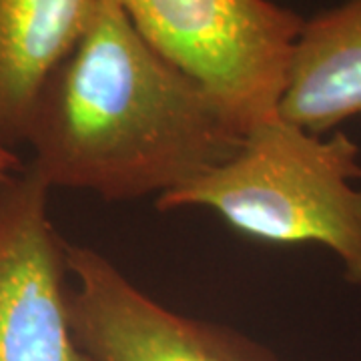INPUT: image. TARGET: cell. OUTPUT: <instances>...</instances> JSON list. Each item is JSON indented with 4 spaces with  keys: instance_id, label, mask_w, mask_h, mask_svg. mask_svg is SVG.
Wrapping results in <instances>:
<instances>
[{
    "instance_id": "cell-8",
    "label": "cell",
    "mask_w": 361,
    "mask_h": 361,
    "mask_svg": "<svg viewBox=\"0 0 361 361\" xmlns=\"http://www.w3.org/2000/svg\"><path fill=\"white\" fill-rule=\"evenodd\" d=\"M25 169L23 165V159L16 155L14 149H8L0 142V180L8 179L16 173H20Z\"/></svg>"
},
{
    "instance_id": "cell-1",
    "label": "cell",
    "mask_w": 361,
    "mask_h": 361,
    "mask_svg": "<svg viewBox=\"0 0 361 361\" xmlns=\"http://www.w3.org/2000/svg\"><path fill=\"white\" fill-rule=\"evenodd\" d=\"M241 137L223 106L106 0L42 90L25 145L51 191L135 201L193 183Z\"/></svg>"
},
{
    "instance_id": "cell-6",
    "label": "cell",
    "mask_w": 361,
    "mask_h": 361,
    "mask_svg": "<svg viewBox=\"0 0 361 361\" xmlns=\"http://www.w3.org/2000/svg\"><path fill=\"white\" fill-rule=\"evenodd\" d=\"M106 0H0V142L25 145L40 94Z\"/></svg>"
},
{
    "instance_id": "cell-2",
    "label": "cell",
    "mask_w": 361,
    "mask_h": 361,
    "mask_svg": "<svg viewBox=\"0 0 361 361\" xmlns=\"http://www.w3.org/2000/svg\"><path fill=\"white\" fill-rule=\"evenodd\" d=\"M361 149L343 130L315 135L281 116L249 129L225 163L157 197L163 213L207 209L267 245H319L361 285Z\"/></svg>"
},
{
    "instance_id": "cell-3",
    "label": "cell",
    "mask_w": 361,
    "mask_h": 361,
    "mask_svg": "<svg viewBox=\"0 0 361 361\" xmlns=\"http://www.w3.org/2000/svg\"><path fill=\"white\" fill-rule=\"evenodd\" d=\"M163 59L245 135L277 116L303 16L273 0H116Z\"/></svg>"
},
{
    "instance_id": "cell-5",
    "label": "cell",
    "mask_w": 361,
    "mask_h": 361,
    "mask_svg": "<svg viewBox=\"0 0 361 361\" xmlns=\"http://www.w3.org/2000/svg\"><path fill=\"white\" fill-rule=\"evenodd\" d=\"M32 169L0 180V361H92L71 327L66 241Z\"/></svg>"
},
{
    "instance_id": "cell-4",
    "label": "cell",
    "mask_w": 361,
    "mask_h": 361,
    "mask_svg": "<svg viewBox=\"0 0 361 361\" xmlns=\"http://www.w3.org/2000/svg\"><path fill=\"white\" fill-rule=\"evenodd\" d=\"M71 327L92 361H279L245 334L169 310L101 251L66 241Z\"/></svg>"
},
{
    "instance_id": "cell-7",
    "label": "cell",
    "mask_w": 361,
    "mask_h": 361,
    "mask_svg": "<svg viewBox=\"0 0 361 361\" xmlns=\"http://www.w3.org/2000/svg\"><path fill=\"white\" fill-rule=\"evenodd\" d=\"M277 115L315 135L361 121V0L303 18Z\"/></svg>"
}]
</instances>
